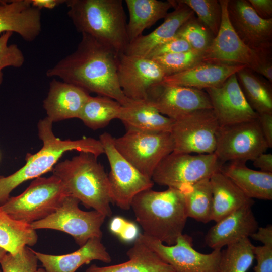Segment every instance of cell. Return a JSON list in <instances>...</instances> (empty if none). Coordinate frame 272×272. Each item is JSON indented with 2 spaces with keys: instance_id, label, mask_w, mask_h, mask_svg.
I'll return each mask as SVG.
<instances>
[{
  "instance_id": "6da1fadb",
  "label": "cell",
  "mask_w": 272,
  "mask_h": 272,
  "mask_svg": "<svg viewBox=\"0 0 272 272\" xmlns=\"http://www.w3.org/2000/svg\"><path fill=\"white\" fill-rule=\"evenodd\" d=\"M118 53L91 36L82 34L76 49L48 69V77H58L98 95L113 99L121 105L131 100L123 94L117 77Z\"/></svg>"
},
{
  "instance_id": "7a4b0ae2",
  "label": "cell",
  "mask_w": 272,
  "mask_h": 272,
  "mask_svg": "<svg viewBox=\"0 0 272 272\" xmlns=\"http://www.w3.org/2000/svg\"><path fill=\"white\" fill-rule=\"evenodd\" d=\"M52 124L46 117L40 120L37 131L42 142L41 149L34 154H27L26 163L17 171L6 177L0 176V205L9 199L11 192L21 184L52 171L59 159L68 151L88 153L97 158L104 154L99 140L90 137L61 140L54 135Z\"/></svg>"
},
{
  "instance_id": "3957f363",
  "label": "cell",
  "mask_w": 272,
  "mask_h": 272,
  "mask_svg": "<svg viewBox=\"0 0 272 272\" xmlns=\"http://www.w3.org/2000/svg\"><path fill=\"white\" fill-rule=\"evenodd\" d=\"M130 208L144 234L169 246L182 234L188 218L182 192L173 188L144 190L134 197Z\"/></svg>"
},
{
  "instance_id": "277c9868",
  "label": "cell",
  "mask_w": 272,
  "mask_h": 272,
  "mask_svg": "<svg viewBox=\"0 0 272 272\" xmlns=\"http://www.w3.org/2000/svg\"><path fill=\"white\" fill-rule=\"evenodd\" d=\"M97 157L85 152L58 162L52 174L62 182L67 193L87 208L111 217L112 203L108 175Z\"/></svg>"
},
{
  "instance_id": "5b68a950",
  "label": "cell",
  "mask_w": 272,
  "mask_h": 272,
  "mask_svg": "<svg viewBox=\"0 0 272 272\" xmlns=\"http://www.w3.org/2000/svg\"><path fill=\"white\" fill-rule=\"evenodd\" d=\"M77 31L124 53L129 42L122 0H65Z\"/></svg>"
},
{
  "instance_id": "8992f818",
  "label": "cell",
  "mask_w": 272,
  "mask_h": 272,
  "mask_svg": "<svg viewBox=\"0 0 272 272\" xmlns=\"http://www.w3.org/2000/svg\"><path fill=\"white\" fill-rule=\"evenodd\" d=\"M67 195L56 176H40L34 179L22 193L10 197L0 208L13 218L30 224L55 212Z\"/></svg>"
},
{
  "instance_id": "52a82bcc",
  "label": "cell",
  "mask_w": 272,
  "mask_h": 272,
  "mask_svg": "<svg viewBox=\"0 0 272 272\" xmlns=\"http://www.w3.org/2000/svg\"><path fill=\"white\" fill-rule=\"evenodd\" d=\"M113 142L122 156L150 179L161 161L174 151L173 141L168 132L128 130L114 138Z\"/></svg>"
},
{
  "instance_id": "ba28073f",
  "label": "cell",
  "mask_w": 272,
  "mask_h": 272,
  "mask_svg": "<svg viewBox=\"0 0 272 272\" xmlns=\"http://www.w3.org/2000/svg\"><path fill=\"white\" fill-rule=\"evenodd\" d=\"M223 165L214 153L192 155L172 152L159 163L151 179L159 185L179 190L210 178Z\"/></svg>"
},
{
  "instance_id": "9c48e42d",
  "label": "cell",
  "mask_w": 272,
  "mask_h": 272,
  "mask_svg": "<svg viewBox=\"0 0 272 272\" xmlns=\"http://www.w3.org/2000/svg\"><path fill=\"white\" fill-rule=\"evenodd\" d=\"M80 202L76 198L67 195L55 212L30 225L35 230L52 229L67 233L80 247L92 238H102L101 228L106 217L95 210H81Z\"/></svg>"
},
{
  "instance_id": "30bf717a",
  "label": "cell",
  "mask_w": 272,
  "mask_h": 272,
  "mask_svg": "<svg viewBox=\"0 0 272 272\" xmlns=\"http://www.w3.org/2000/svg\"><path fill=\"white\" fill-rule=\"evenodd\" d=\"M113 139L110 133L104 132L100 135L99 140L110 167L108 178L112 202L122 210H128L134 197L152 188L154 182L122 156L115 148Z\"/></svg>"
},
{
  "instance_id": "8fae6325",
  "label": "cell",
  "mask_w": 272,
  "mask_h": 272,
  "mask_svg": "<svg viewBox=\"0 0 272 272\" xmlns=\"http://www.w3.org/2000/svg\"><path fill=\"white\" fill-rule=\"evenodd\" d=\"M220 126L212 109L197 110L175 120L170 132L173 152L214 153Z\"/></svg>"
},
{
  "instance_id": "7c38bea8",
  "label": "cell",
  "mask_w": 272,
  "mask_h": 272,
  "mask_svg": "<svg viewBox=\"0 0 272 272\" xmlns=\"http://www.w3.org/2000/svg\"><path fill=\"white\" fill-rule=\"evenodd\" d=\"M268 148L257 118L220 126L214 154L224 164L235 161L246 162L253 161Z\"/></svg>"
},
{
  "instance_id": "4fadbf2b",
  "label": "cell",
  "mask_w": 272,
  "mask_h": 272,
  "mask_svg": "<svg viewBox=\"0 0 272 272\" xmlns=\"http://www.w3.org/2000/svg\"><path fill=\"white\" fill-rule=\"evenodd\" d=\"M138 238L175 272H217L222 250L214 249L208 254L199 252L187 234L181 235L176 243L170 246L143 233H140Z\"/></svg>"
},
{
  "instance_id": "5bb4252c",
  "label": "cell",
  "mask_w": 272,
  "mask_h": 272,
  "mask_svg": "<svg viewBox=\"0 0 272 272\" xmlns=\"http://www.w3.org/2000/svg\"><path fill=\"white\" fill-rule=\"evenodd\" d=\"M221 22L217 35L203 55V62L228 65H245L253 71L259 58L258 50L251 49L240 39L229 20L228 0L219 1Z\"/></svg>"
},
{
  "instance_id": "9a60e30c",
  "label": "cell",
  "mask_w": 272,
  "mask_h": 272,
  "mask_svg": "<svg viewBox=\"0 0 272 272\" xmlns=\"http://www.w3.org/2000/svg\"><path fill=\"white\" fill-rule=\"evenodd\" d=\"M145 100L161 114L174 121L197 110L212 109L205 91L163 82L152 86Z\"/></svg>"
},
{
  "instance_id": "2e32d148",
  "label": "cell",
  "mask_w": 272,
  "mask_h": 272,
  "mask_svg": "<svg viewBox=\"0 0 272 272\" xmlns=\"http://www.w3.org/2000/svg\"><path fill=\"white\" fill-rule=\"evenodd\" d=\"M117 72L123 94L132 100H145L148 90L165 77L153 59L124 53L118 54Z\"/></svg>"
},
{
  "instance_id": "e0dca14e",
  "label": "cell",
  "mask_w": 272,
  "mask_h": 272,
  "mask_svg": "<svg viewBox=\"0 0 272 272\" xmlns=\"http://www.w3.org/2000/svg\"><path fill=\"white\" fill-rule=\"evenodd\" d=\"M220 126L256 119L258 113L248 103L238 84L236 74L221 85L205 90Z\"/></svg>"
},
{
  "instance_id": "ac0fdd59",
  "label": "cell",
  "mask_w": 272,
  "mask_h": 272,
  "mask_svg": "<svg viewBox=\"0 0 272 272\" xmlns=\"http://www.w3.org/2000/svg\"><path fill=\"white\" fill-rule=\"evenodd\" d=\"M227 12L233 28L247 46L256 50L272 45V18H260L248 0H228Z\"/></svg>"
},
{
  "instance_id": "d6986e66",
  "label": "cell",
  "mask_w": 272,
  "mask_h": 272,
  "mask_svg": "<svg viewBox=\"0 0 272 272\" xmlns=\"http://www.w3.org/2000/svg\"><path fill=\"white\" fill-rule=\"evenodd\" d=\"M40 9L30 0H0V36L15 32L25 41H34L42 30Z\"/></svg>"
},
{
  "instance_id": "ffe728a7",
  "label": "cell",
  "mask_w": 272,
  "mask_h": 272,
  "mask_svg": "<svg viewBox=\"0 0 272 272\" xmlns=\"http://www.w3.org/2000/svg\"><path fill=\"white\" fill-rule=\"evenodd\" d=\"M252 205L244 206L216 222L207 232L205 241L214 249L249 238L259 226L252 210Z\"/></svg>"
},
{
  "instance_id": "44dd1931",
  "label": "cell",
  "mask_w": 272,
  "mask_h": 272,
  "mask_svg": "<svg viewBox=\"0 0 272 272\" xmlns=\"http://www.w3.org/2000/svg\"><path fill=\"white\" fill-rule=\"evenodd\" d=\"M90 93L73 84L53 79L49 83L43 107L53 123L79 118L82 107Z\"/></svg>"
},
{
  "instance_id": "7402d4cb",
  "label": "cell",
  "mask_w": 272,
  "mask_h": 272,
  "mask_svg": "<svg viewBox=\"0 0 272 272\" xmlns=\"http://www.w3.org/2000/svg\"><path fill=\"white\" fill-rule=\"evenodd\" d=\"M174 2V10L167 14L164 22L150 33L142 35L129 43L124 53L146 57L155 47L175 36L179 29L194 16V13L180 0Z\"/></svg>"
},
{
  "instance_id": "603a6c76",
  "label": "cell",
  "mask_w": 272,
  "mask_h": 272,
  "mask_svg": "<svg viewBox=\"0 0 272 272\" xmlns=\"http://www.w3.org/2000/svg\"><path fill=\"white\" fill-rule=\"evenodd\" d=\"M46 272H75L80 266L97 260L108 263L112 259L101 238L90 239L76 251L66 254L54 255L33 250Z\"/></svg>"
},
{
  "instance_id": "cb8c5ba5",
  "label": "cell",
  "mask_w": 272,
  "mask_h": 272,
  "mask_svg": "<svg viewBox=\"0 0 272 272\" xmlns=\"http://www.w3.org/2000/svg\"><path fill=\"white\" fill-rule=\"evenodd\" d=\"M246 67L202 62L183 72L165 76V83L205 90L221 85L230 76Z\"/></svg>"
},
{
  "instance_id": "d4e9b609",
  "label": "cell",
  "mask_w": 272,
  "mask_h": 272,
  "mask_svg": "<svg viewBox=\"0 0 272 272\" xmlns=\"http://www.w3.org/2000/svg\"><path fill=\"white\" fill-rule=\"evenodd\" d=\"M126 130L170 132L174 120L162 115L146 100H131L118 116Z\"/></svg>"
},
{
  "instance_id": "484cf974",
  "label": "cell",
  "mask_w": 272,
  "mask_h": 272,
  "mask_svg": "<svg viewBox=\"0 0 272 272\" xmlns=\"http://www.w3.org/2000/svg\"><path fill=\"white\" fill-rule=\"evenodd\" d=\"M220 171L230 179L249 198L272 199V173L248 168L246 162L231 161Z\"/></svg>"
},
{
  "instance_id": "4316f807",
  "label": "cell",
  "mask_w": 272,
  "mask_h": 272,
  "mask_svg": "<svg viewBox=\"0 0 272 272\" xmlns=\"http://www.w3.org/2000/svg\"><path fill=\"white\" fill-rule=\"evenodd\" d=\"M210 181L213 195L211 221L217 222L244 206L254 204L253 199L220 170L213 174Z\"/></svg>"
},
{
  "instance_id": "83f0119b",
  "label": "cell",
  "mask_w": 272,
  "mask_h": 272,
  "mask_svg": "<svg viewBox=\"0 0 272 272\" xmlns=\"http://www.w3.org/2000/svg\"><path fill=\"white\" fill-rule=\"evenodd\" d=\"M126 255L129 259L126 262L103 267L92 264L85 272H175L138 237Z\"/></svg>"
},
{
  "instance_id": "f1b7e54d",
  "label": "cell",
  "mask_w": 272,
  "mask_h": 272,
  "mask_svg": "<svg viewBox=\"0 0 272 272\" xmlns=\"http://www.w3.org/2000/svg\"><path fill=\"white\" fill-rule=\"evenodd\" d=\"M125 2L129 14L127 23L129 43L143 35L146 29L164 18L174 5V0H125Z\"/></svg>"
},
{
  "instance_id": "f546056e",
  "label": "cell",
  "mask_w": 272,
  "mask_h": 272,
  "mask_svg": "<svg viewBox=\"0 0 272 272\" xmlns=\"http://www.w3.org/2000/svg\"><path fill=\"white\" fill-rule=\"evenodd\" d=\"M248 103L258 114L272 113V87L267 80L245 67L236 73Z\"/></svg>"
},
{
  "instance_id": "4dcf8cb0",
  "label": "cell",
  "mask_w": 272,
  "mask_h": 272,
  "mask_svg": "<svg viewBox=\"0 0 272 272\" xmlns=\"http://www.w3.org/2000/svg\"><path fill=\"white\" fill-rule=\"evenodd\" d=\"M36 230L30 224L17 220L0 208V247L15 254L37 242Z\"/></svg>"
},
{
  "instance_id": "1f68e13d",
  "label": "cell",
  "mask_w": 272,
  "mask_h": 272,
  "mask_svg": "<svg viewBox=\"0 0 272 272\" xmlns=\"http://www.w3.org/2000/svg\"><path fill=\"white\" fill-rule=\"evenodd\" d=\"M179 190L183 195L188 218L203 223L211 221L213 195L210 178L184 186Z\"/></svg>"
},
{
  "instance_id": "d6a6232c",
  "label": "cell",
  "mask_w": 272,
  "mask_h": 272,
  "mask_svg": "<svg viewBox=\"0 0 272 272\" xmlns=\"http://www.w3.org/2000/svg\"><path fill=\"white\" fill-rule=\"evenodd\" d=\"M121 105L109 97L90 95L80 113L79 118L93 130L103 128L115 119H118Z\"/></svg>"
},
{
  "instance_id": "836d02e7",
  "label": "cell",
  "mask_w": 272,
  "mask_h": 272,
  "mask_svg": "<svg viewBox=\"0 0 272 272\" xmlns=\"http://www.w3.org/2000/svg\"><path fill=\"white\" fill-rule=\"evenodd\" d=\"M253 246L249 238L226 246L221 250L217 272H247L255 258Z\"/></svg>"
},
{
  "instance_id": "e575fe53",
  "label": "cell",
  "mask_w": 272,
  "mask_h": 272,
  "mask_svg": "<svg viewBox=\"0 0 272 272\" xmlns=\"http://www.w3.org/2000/svg\"><path fill=\"white\" fill-rule=\"evenodd\" d=\"M204 53L194 50L156 57L153 59L165 76L177 74L203 62Z\"/></svg>"
},
{
  "instance_id": "d590c367",
  "label": "cell",
  "mask_w": 272,
  "mask_h": 272,
  "mask_svg": "<svg viewBox=\"0 0 272 272\" xmlns=\"http://www.w3.org/2000/svg\"><path fill=\"white\" fill-rule=\"evenodd\" d=\"M176 35L185 39L193 50L202 53L208 49L215 37L195 16L179 29Z\"/></svg>"
},
{
  "instance_id": "8d00e7d4",
  "label": "cell",
  "mask_w": 272,
  "mask_h": 272,
  "mask_svg": "<svg viewBox=\"0 0 272 272\" xmlns=\"http://www.w3.org/2000/svg\"><path fill=\"white\" fill-rule=\"evenodd\" d=\"M197 15V18L216 36L222 19V8L217 0H180Z\"/></svg>"
},
{
  "instance_id": "74e56055",
  "label": "cell",
  "mask_w": 272,
  "mask_h": 272,
  "mask_svg": "<svg viewBox=\"0 0 272 272\" xmlns=\"http://www.w3.org/2000/svg\"><path fill=\"white\" fill-rule=\"evenodd\" d=\"M38 260L28 246L15 254L7 253L0 261L2 272H36Z\"/></svg>"
},
{
  "instance_id": "f35d334b",
  "label": "cell",
  "mask_w": 272,
  "mask_h": 272,
  "mask_svg": "<svg viewBox=\"0 0 272 272\" xmlns=\"http://www.w3.org/2000/svg\"><path fill=\"white\" fill-rule=\"evenodd\" d=\"M13 34L7 32L0 36V85L3 80L2 70L7 67L19 68L23 66L25 57L22 50L15 44H9Z\"/></svg>"
},
{
  "instance_id": "ab89813d",
  "label": "cell",
  "mask_w": 272,
  "mask_h": 272,
  "mask_svg": "<svg viewBox=\"0 0 272 272\" xmlns=\"http://www.w3.org/2000/svg\"><path fill=\"white\" fill-rule=\"evenodd\" d=\"M111 232L125 242L134 241L139 236L137 226L133 222L121 217L113 218L109 225Z\"/></svg>"
},
{
  "instance_id": "60d3db41",
  "label": "cell",
  "mask_w": 272,
  "mask_h": 272,
  "mask_svg": "<svg viewBox=\"0 0 272 272\" xmlns=\"http://www.w3.org/2000/svg\"><path fill=\"white\" fill-rule=\"evenodd\" d=\"M191 50L193 49L185 39L176 35L172 39L153 49L146 57L153 58L162 55L185 52Z\"/></svg>"
},
{
  "instance_id": "b9f144b4",
  "label": "cell",
  "mask_w": 272,
  "mask_h": 272,
  "mask_svg": "<svg viewBox=\"0 0 272 272\" xmlns=\"http://www.w3.org/2000/svg\"><path fill=\"white\" fill-rule=\"evenodd\" d=\"M259 58L253 71L272 83V45L258 49Z\"/></svg>"
},
{
  "instance_id": "7bdbcfd3",
  "label": "cell",
  "mask_w": 272,
  "mask_h": 272,
  "mask_svg": "<svg viewBox=\"0 0 272 272\" xmlns=\"http://www.w3.org/2000/svg\"><path fill=\"white\" fill-rule=\"evenodd\" d=\"M253 251L257 261L254 271L272 272V248L253 245Z\"/></svg>"
},
{
  "instance_id": "ee69618b",
  "label": "cell",
  "mask_w": 272,
  "mask_h": 272,
  "mask_svg": "<svg viewBox=\"0 0 272 272\" xmlns=\"http://www.w3.org/2000/svg\"><path fill=\"white\" fill-rule=\"evenodd\" d=\"M260 129L269 148L272 147V113L258 114Z\"/></svg>"
},
{
  "instance_id": "f6af8a7d",
  "label": "cell",
  "mask_w": 272,
  "mask_h": 272,
  "mask_svg": "<svg viewBox=\"0 0 272 272\" xmlns=\"http://www.w3.org/2000/svg\"><path fill=\"white\" fill-rule=\"evenodd\" d=\"M256 13L262 19L272 18L271 0H248Z\"/></svg>"
},
{
  "instance_id": "bcb514c9",
  "label": "cell",
  "mask_w": 272,
  "mask_h": 272,
  "mask_svg": "<svg viewBox=\"0 0 272 272\" xmlns=\"http://www.w3.org/2000/svg\"><path fill=\"white\" fill-rule=\"evenodd\" d=\"M253 239L259 241L263 246L272 248V226L269 225L265 227H258L255 232L251 236Z\"/></svg>"
},
{
  "instance_id": "7dc6e473",
  "label": "cell",
  "mask_w": 272,
  "mask_h": 272,
  "mask_svg": "<svg viewBox=\"0 0 272 272\" xmlns=\"http://www.w3.org/2000/svg\"><path fill=\"white\" fill-rule=\"evenodd\" d=\"M253 165L260 169V171L272 173V154L262 153L253 161Z\"/></svg>"
},
{
  "instance_id": "c3c4849f",
  "label": "cell",
  "mask_w": 272,
  "mask_h": 272,
  "mask_svg": "<svg viewBox=\"0 0 272 272\" xmlns=\"http://www.w3.org/2000/svg\"><path fill=\"white\" fill-rule=\"evenodd\" d=\"M32 5L39 9L47 8L52 9L65 3V0H30Z\"/></svg>"
},
{
  "instance_id": "681fc988",
  "label": "cell",
  "mask_w": 272,
  "mask_h": 272,
  "mask_svg": "<svg viewBox=\"0 0 272 272\" xmlns=\"http://www.w3.org/2000/svg\"><path fill=\"white\" fill-rule=\"evenodd\" d=\"M7 253L6 251L0 247V261Z\"/></svg>"
},
{
  "instance_id": "f907efd6",
  "label": "cell",
  "mask_w": 272,
  "mask_h": 272,
  "mask_svg": "<svg viewBox=\"0 0 272 272\" xmlns=\"http://www.w3.org/2000/svg\"><path fill=\"white\" fill-rule=\"evenodd\" d=\"M36 272H46L44 268H39L37 269Z\"/></svg>"
},
{
  "instance_id": "816d5d0a",
  "label": "cell",
  "mask_w": 272,
  "mask_h": 272,
  "mask_svg": "<svg viewBox=\"0 0 272 272\" xmlns=\"http://www.w3.org/2000/svg\"><path fill=\"white\" fill-rule=\"evenodd\" d=\"M0 272H2V271H0Z\"/></svg>"
}]
</instances>
